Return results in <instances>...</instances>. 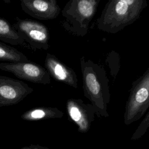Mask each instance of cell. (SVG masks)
<instances>
[{
    "instance_id": "cell-1",
    "label": "cell",
    "mask_w": 149,
    "mask_h": 149,
    "mask_svg": "<svg viewBox=\"0 0 149 149\" xmlns=\"http://www.w3.org/2000/svg\"><path fill=\"white\" fill-rule=\"evenodd\" d=\"M84 95L94 107L98 116L108 117L111 94L109 79L104 67L83 56L80 59Z\"/></svg>"
},
{
    "instance_id": "cell-2",
    "label": "cell",
    "mask_w": 149,
    "mask_h": 149,
    "mask_svg": "<svg viewBox=\"0 0 149 149\" xmlns=\"http://www.w3.org/2000/svg\"><path fill=\"white\" fill-rule=\"evenodd\" d=\"M147 5V0H109L96 20V27L107 33H117L135 22Z\"/></svg>"
},
{
    "instance_id": "cell-3",
    "label": "cell",
    "mask_w": 149,
    "mask_h": 149,
    "mask_svg": "<svg viewBox=\"0 0 149 149\" xmlns=\"http://www.w3.org/2000/svg\"><path fill=\"white\" fill-rule=\"evenodd\" d=\"M100 0H70L61 10L64 20L61 24L67 31L83 37L88 32Z\"/></svg>"
},
{
    "instance_id": "cell-4",
    "label": "cell",
    "mask_w": 149,
    "mask_h": 149,
    "mask_svg": "<svg viewBox=\"0 0 149 149\" xmlns=\"http://www.w3.org/2000/svg\"><path fill=\"white\" fill-rule=\"evenodd\" d=\"M149 108V67L132 84L123 115L126 125L139 120Z\"/></svg>"
},
{
    "instance_id": "cell-5",
    "label": "cell",
    "mask_w": 149,
    "mask_h": 149,
    "mask_svg": "<svg viewBox=\"0 0 149 149\" xmlns=\"http://www.w3.org/2000/svg\"><path fill=\"white\" fill-rule=\"evenodd\" d=\"M13 26L33 48L43 50L49 48V30L42 23L27 19H17Z\"/></svg>"
},
{
    "instance_id": "cell-6",
    "label": "cell",
    "mask_w": 149,
    "mask_h": 149,
    "mask_svg": "<svg viewBox=\"0 0 149 149\" xmlns=\"http://www.w3.org/2000/svg\"><path fill=\"white\" fill-rule=\"evenodd\" d=\"M0 70L13 74L19 79L36 84L51 83V76L45 68L34 62H0Z\"/></svg>"
},
{
    "instance_id": "cell-7",
    "label": "cell",
    "mask_w": 149,
    "mask_h": 149,
    "mask_svg": "<svg viewBox=\"0 0 149 149\" xmlns=\"http://www.w3.org/2000/svg\"><path fill=\"white\" fill-rule=\"evenodd\" d=\"M33 91L23 81L0 75V107L18 104Z\"/></svg>"
},
{
    "instance_id": "cell-8",
    "label": "cell",
    "mask_w": 149,
    "mask_h": 149,
    "mask_svg": "<svg viewBox=\"0 0 149 149\" xmlns=\"http://www.w3.org/2000/svg\"><path fill=\"white\" fill-rule=\"evenodd\" d=\"M66 108L69 118L77 126L78 131L87 132L96 115L92 104L85 103L80 98H70L66 101Z\"/></svg>"
},
{
    "instance_id": "cell-9",
    "label": "cell",
    "mask_w": 149,
    "mask_h": 149,
    "mask_svg": "<svg viewBox=\"0 0 149 149\" xmlns=\"http://www.w3.org/2000/svg\"><path fill=\"white\" fill-rule=\"evenodd\" d=\"M20 6L26 13L42 20L56 19L61 12L56 0H21Z\"/></svg>"
},
{
    "instance_id": "cell-10",
    "label": "cell",
    "mask_w": 149,
    "mask_h": 149,
    "mask_svg": "<svg viewBox=\"0 0 149 149\" xmlns=\"http://www.w3.org/2000/svg\"><path fill=\"white\" fill-rule=\"evenodd\" d=\"M44 66L50 76L55 80L77 88L78 80L76 72L61 62L54 55L47 53Z\"/></svg>"
},
{
    "instance_id": "cell-11",
    "label": "cell",
    "mask_w": 149,
    "mask_h": 149,
    "mask_svg": "<svg viewBox=\"0 0 149 149\" xmlns=\"http://www.w3.org/2000/svg\"><path fill=\"white\" fill-rule=\"evenodd\" d=\"M63 113L56 107H39L29 109L21 115V118L26 121H37L47 119L61 118Z\"/></svg>"
},
{
    "instance_id": "cell-12",
    "label": "cell",
    "mask_w": 149,
    "mask_h": 149,
    "mask_svg": "<svg viewBox=\"0 0 149 149\" xmlns=\"http://www.w3.org/2000/svg\"><path fill=\"white\" fill-rule=\"evenodd\" d=\"M0 41L12 45H23L24 40L5 19L0 17Z\"/></svg>"
},
{
    "instance_id": "cell-13",
    "label": "cell",
    "mask_w": 149,
    "mask_h": 149,
    "mask_svg": "<svg viewBox=\"0 0 149 149\" xmlns=\"http://www.w3.org/2000/svg\"><path fill=\"white\" fill-rule=\"evenodd\" d=\"M0 61L8 62H28V58L22 52L0 41Z\"/></svg>"
},
{
    "instance_id": "cell-14",
    "label": "cell",
    "mask_w": 149,
    "mask_h": 149,
    "mask_svg": "<svg viewBox=\"0 0 149 149\" xmlns=\"http://www.w3.org/2000/svg\"><path fill=\"white\" fill-rule=\"evenodd\" d=\"M149 127V110L146 113L142 121L137 127L132 136V140H137L142 137Z\"/></svg>"
},
{
    "instance_id": "cell-15",
    "label": "cell",
    "mask_w": 149,
    "mask_h": 149,
    "mask_svg": "<svg viewBox=\"0 0 149 149\" xmlns=\"http://www.w3.org/2000/svg\"><path fill=\"white\" fill-rule=\"evenodd\" d=\"M32 149H49L47 147L41 146L40 145H34V144H31L30 146Z\"/></svg>"
},
{
    "instance_id": "cell-16",
    "label": "cell",
    "mask_w": 149,
    "mask_h": 149,
    "mask_svg": "<svg viewBox=\"0 0 149 149\" xmlns=\"http://www.w3.org/2000/svg\"><path fill=\"white\" fill-rule=\"evenodd\" d=\"M22 149H32V148L30 146H29L27 147H26V148H22Z\"/></svg>"
},
{
    "instance_id": "cell-17",
    "label": "cell",
    "mask_w": 149,
    "mask_h": 149,
    "mask_svg": "<svg viewBox=\"0 0 149 149\" xmlns=\"http://www.w3.org/2000/svg\"><path fill=\"white\" fill-rule=\"evenodd\" d=\"M148 149H149V148H148Z\"/></svg>"
}]
</instances>
